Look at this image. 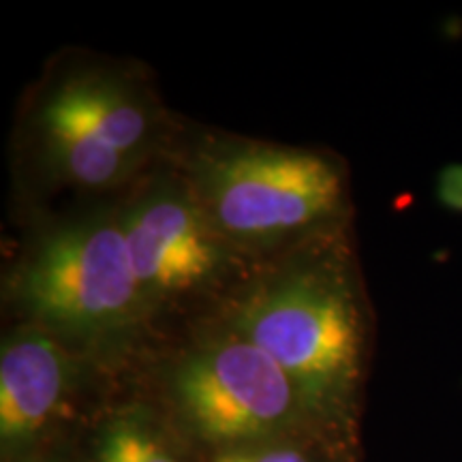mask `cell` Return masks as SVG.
Segmentation results:
<instances>
[{
	"instance_id": "9",
	"label": "cell",
	"mask_w": 462,
	"mask_h": 462,
	"mask_svg": "<svg viewBox=\"0 0 462 462\" xmlns=\"http://www.w3.org/2000/svg\"><path fill=\"white\" fill-rule=\"evenodd\" d=\"M215 462H310L293 448H245L221 456Z\"/></svg>"
},
{
	"instance_id": "7",
	"label": "cell",
	"mask_w": 462,
	"mask_h": 462,
	"mask_svg": "<svg viewBox=\"0 0 462 462\" xmlns=\"http://www.w3.org/2000/svg\"><path fill=\"white\" fill-rule=\"evenodd\" d=\"M71 373V356L54 332L32 323L5 337L0 354V437L5 446H22L48 426L67 394Z\"/></svg>"
},
{
	"instance_id": "4",
	"label": "cell",
	"mask_w": 462,
	"mask_h": 462,
	"mask_svg": "<svg viewBox=\"0 0 462 462\" xmlns=\"http://www.w3.org/2000/svg\"><path fill=\"white\" fill-rule=\"evenodd\" d=\"M34 125L48 170L58 180L90 190L126 180L157 137V116L146 95L99 69L51 86Z\"/></svg>"
},
{
	"instance_id": "6",
	"label": "cell",
	"mask_w": 462,
	"mask_h": 462,
	"mask_svg": "<svg viewBox=\"0 0 462 462\" xmlns=\"http://www.w3.org/2000/svg\"><path fill=\"white\" fill-rule=\"evenodd\" d=\"M118 221L146 306L204 291L231 262V245L215 229L189 182H150L118 210Z\"/></svg>"
},
{
	"instance_id": "2",
	"label": "cell",
	"mask_w": 462,
	"mask_h": 462,
	"mask_svg": "<svg viewBox=\"0 0 462 462\" xmlns=\"http://www.w3.org/2000/svg\"><path fill=\"white\" fill-rule=\"evenodd\" d=\"M189 187L231 246L268 248L343 215L345 171L315 150L217 143L190 161Z\"/></svg>"
},
{
	"instance_id": "10",
	"label": "cell",
	"mask_w": 462,
	"mask_h": 462,
	"mask_svg": "<svg viewBox=\"0 0 462 462\" xmlns=\"http://www.w3.org/2000/svg\"><path fill=\"white\" fill-rule=\"evenodd\" d=\"M437 199L446 210L462 215V163H449L439 171Z\"/></svg>"
},
{
	"instance_id": "3",
	"label": "cell",
	"mask_w": 462,
	"mask_h": 462,
	"mask_svg": "<svg viewBox=\"0 0 462 462\" xmlns=\"http://www.w3.org/2000/svg\"><path fill=\"white\" fill-rule=\"evenodd\" d=\"M17 300L56 337H120L146 315L118 212L90 215L39 240L15 276Z\"/></svg>"
},
{
	"instance_id": "1",
	"label": "cell",
	"mask_w": 462,
	"mask_h": 462,
	"mask_svg": "<svg viewBox=\"0 0 462 462\" xmlns=\"http://www.w3.org/2000/svg\"><path fill=\"white\" fill-rule=\"evenodd\" d=\"M229 328L273 357L309 404L349 394L368 337L354 270L332 255L296 257L248 287Z\"/></svg>"
},
{
	"instance_id": "5",
	"label": "cell",
	"mask_w": 462,
	"mask_h": 462,
	"mask_svg": "<svg viewBox=\"0 0 462 462\" xmlns=\"http://www.w3.org/2000/svg\"><path fill=\"white\" fill-rule=\"evenodd\" d=\"M173 388L193 429L227 446L285 429L304 402L279 364L234 332L184 357Z\"/></svg>"
},
{
	"instance_id": "8",
	"label": "cell",
	"mask_w": 462,
	"mask_h": 462,
	"mask_svg": "<svg viewBox=\"0 0 462 462\" xmlns=\"http://www.w3.org/2000/svg\"><path fill=\"white\" fill-rule=\"evenodd\" d=\"M97 462H178L165 443L137 420H118L101 435Z\"/></svg>"
}]
</instances>
